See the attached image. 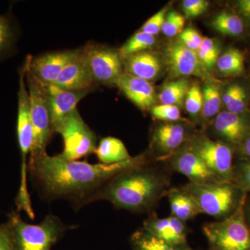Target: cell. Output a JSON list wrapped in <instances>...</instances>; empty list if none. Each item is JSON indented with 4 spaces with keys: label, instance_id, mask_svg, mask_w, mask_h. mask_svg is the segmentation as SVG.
<instances>
[{
    "label": "cell",
    "instance_id": "d6a6232c",
    "mask_svg": "<svg viewBox=\"0 0 250 250\" xmlns=\"http://www.w3.org/2000/svg\"><path fill=\"white\" fill-rule=\"evenodd\" d=\"M153 118L164 123H175L180 121L181 112L179 108L172 105H155L150 109Z\"/></svg>",
    "mask_w": 250,
    "mask_h": 250
},
{
    "label": "cell",
    "instance_id": "836d02e7",
    "mask_svg": "<svg viewBox=\"0 0 250 250\" xmlns=\"http://www.w3.org/2000/svg\"><path fill=\"white\" fill-rule=\"evenodd\" d=\"M233 182L245 193H250V161H240L235 166Z\"/></svg>",
    "mask_w": 250,
    "mask_h": 250
},
{
    "label": "cell",
    "instance_id": "5bb4252c",
    "mask_svg": "<svg viewBox=\"0 0 250 250\" xmlns=\"http://www.w3.org/2000/svg\"><path fill=\"white\" fill-rule=\"evenodd\" d=\"M80 49L50 52L36 58L28 57L29 70L44 84H55L64 67L78 55Z\"/></svg>",
    "mask_w": 250,
    "mask_h": 250
},
{
    "label": "cell",
    "instance_id": "d590c367",
    "mask_svg": "<svg viewBox=\"0 0 250 250\" xmlns=\"http://www.w3.org/2000/svg\"><path fill=\"white\" fill-rule=\"evenodd\" d=\"M167 7L164 8L152 17L149 18L143 24L141 31L152 36L157 35L162 29L163 24H164L166 15H167Z\"/></svg>",
    "mask_w": 250,
    "mask_h": 250
},
{
    "label": "cell",
    "instance_id": "4fadbf2b",
    "mask_svg": "<svg viewBox=\"0 0 250 250\" xmlns=\"http://www.w3.org/2000/svg\"><path fill=\"white\" fill-rule=\"evenodd\" d=\"M188 138L187 128L178 122L158 125L153 131L151 141L153 150L158 153L156 159L167 160L187 144Z\"/></svg>",
    "mask_w": 250,
    "mask_h": 250
},
{
    "label": "cell",
    "instance_id": "8fae6325",
    "mask_svg": "<svg viewBox=\"0 0 250 250\" xmlns=\"http://www.w3.org/2000/svg\"><path fill=\"white\" fill-rule=\"evenodd\" d=\"M167 160L170 170L183 174L188 179L189 183L205 185L226 182L208 168L188 143Z\"/></svg>",
    "mask_w": 250,
    "mask_h": 250
},
{
    "label": "cell",
    "instance_id": "277c9868",
    "mask_svg": "<svg viewBox=\"0 0 250 250\" xmlns=\"http://www.w3.org/2000/svg\"><path fill=\"white\" fill-rule=\"evenodd\" d=\"M13 250H50L66 231V225L56 215H46L40 224L26 223L12 213L8 220Z\"/></svg>",
    "mask_w": 250,
    "mask_h": 250
},
{
    "label": "cell",
    "instance_id": "44dd1931",
    "mask_svg": "<svg viewBox=\"0 0 250 250\" xmlns=\"http://www.w3.org/2000/svg\"><path fill=\"white\" fill-rule=\"evenodd\" d=\"M166 196L168 198L171 215L184 223L202 214L196 202L183 188H170Z\"/></svg>",
    "mask_w": 250,
    "mask_h": 250
},
{
    "label": "cell",
    "instance_id": "d4e9b609",
    "mask_svg": "<svg viewBox=\"0 0 250 250\" xmlns=\"http://www.w3.org/2000/svg\"><path fill=\"white\" fill-rule=\"evenodd\" d=\"M245 57L241 51L228 49L219 57L216 65L219 71L226 76H238L244 70Z\"/></svg>",
    "mask_w": 250,
    "mask_h": 250
},
{
    "label": "cell",
    "instance_id": "60d3db41",
    "mask_svg": "<svg viewBox=\"0 0 250 250\" xmlns=\"http://www.w3.org/2000/svg\"><path fill=\"white\" fill-rule=\"evenodd\" d=\"M238 6L242 15L250 21V0H241L238 1Z\"/></svg>",
    "mask_w": 250,
    "mask_h": 250
},
{
    "label": "cell",
    "instance_id": "cb8c5ba5",
    "mask_svg": "<svg viewBox=\"0 0 250 250\" xmlns=\"http://www.w3.org/2000/svg\"><path fill=\"white\" fill-rule=\"evenodd\" d=\"M189 88L190 85L187 80L178 79L166 83L158 95V98L161 104L179 107L185 102Z\"/></svg>",
    "mask_w": 250,
    "mask_h": 250
},
{
    "label": "cell",
    "instance_id": "ac0fdd59",
    "mask_svg": "<svg viewBox=\"0 0 250 250\" xmlns=\"http://www.w3.org/2000/svg\"><path fill=\"white\" fill-rule=\"evenodd\" d=\"M55 85L72 91H90L93 88L95 82L83 59L82 48L78 55L64 67Z\"/></svg>",
    "mask_w": 250,
    "mask_h": 250
},
{
    "label": "cell",
    "instance_id": "8992f818",
    "mask_svg": "<svg viewBox=\"0 0 250 250\" xmlns=\"http://www.w3.org/2000/svg\"><path fill=\"white\" fill-rule=\"evenodd\" d=\"M26 72V83L30 98L31 121L34 129V145L30 156L46 152V147L54 132L51 121L46 85L29 70V59Z\"/></svg>",
    "mask_w": 250,
    "mask_h": 250
},
{
    "label": "cell",
    "instance_id": "1f68e13d",
    "mask_svg": "<svg viewBox=\"0 0 250 250\" xmlns=\"http://www.w3.org/2000/svg\"><path fill=\"white\" fill-rule=\"evenodd\" d=\"M185 18L175 11H172L166 15L165 21L161 31L168 37L179 35L184 30Z\"/></svg>",
    "mask_w": 250,
    "mask_h": 250
},
{
    "label": "cell",
    "instance_id": "603a6c76",
    "mask_svg": "<svg viewBox=\"0 0 250 250\" xmlns=\"http://www.w3.org/2000/svg\"><path fill=\"white\" fill-rule=\"evenodd\" d=\"M129 242L132 250H195L190 245L175 246L166 243L152 236L143 228L132 233Z\"/></svg>",
    "mask_w": 250,
    "mask_h": 250
},
{
    "label": "cell",
    "instance_id": "f546056e",
    "mask_svg": "<svg viewBox=\"0 0 250 250\" xmlns=\"http://www.w3.org/2000/svg\"><path fill=\"white\" fill-rule=\"evenodd\" d=\"M220 53V47L218 42L208 37L203 38L201 45L197 51L200 62L208 71L216 65Z\"/></svg>",
    "mask_w": 250,
    "mask_h": 250
},
{
    "label": "cell",
    "instance_id": "9c48e42d",
    "mask_svg": "<svg viewBox=\"0 0 250 250\" xmlns=\"http://www.w3.org/2000/svg\"><path fill=\"white\" fill-rule=\"evenodd\" d=\"M82 53L95 83L116 84L124 73L123 60L118 51L90 43L82 48Z\"/></svg>",
    "mask_w": 250,
    "mask_h": 250
},
{
    "label": "cell",
    "instance_id": "74e56055",
    "mask_svg": "<svg viewBox=\"0 0 250 250\" xmlns=\"http://www.w3.org/2000/svg\"><path fill=\"white\" fill-rule=\"evenodd\" d=\"M208 5L209 3L206 0H184L182 9L187 18H196L207 11Z\"/></svg>",
    "mask_w": 250,
    "mask_h": 250
},
{
    "label": "cell",
    "instance_id": "ab89813d",
    "mask_svg": "<svg viewBox=\"0 0 250 250\" xmlns=\"http://www.w3.org/2000/svg\"><path fill=\"white\" fill-rule=\"evenodd\" d=\"M240 161H250V134L238 146Z\"/></svg>",
    "mask_w": 250,
    "mask_h": 250
},
{
    "label": "cell",
    "instance_id": "30bf717a",
    "mask_svg": "<svg viewBox=\"0 0 250 250\" xmlns=\"http://www.w3.org/2000/svg\"><path fill=\"white\" fill-rule=\"evenodd\" d=\"M164 54L166 65L172 77L196 76L214 82L209 72L200 62L197 52L187 48L179 40L167 44Z\"/></svg>",
    "mask_w": 250,
    "mask_h": 250
},
{
    "label": "cell",
    "instance_id": "f35d334b",
    "mask_svg": "<svg viewBox=\"0 0 250 250\" xmlns=\"http://www.w3.org/2000/svg\"><path fill=\"white\" fill-rule=\"evenodd\" d=\"M0 250H13L9 223L0 225Z\"/></svg>",
    "mask_w": 250,
    "mask_h": 250
},
{
    "label": "cell",
    "instance_id": "8d00e7d4",
    "mask_svg": "<svg viewBox=\"0 0 250 250\" xmlns=\"http://www.w3.org/2000/svg\"><path fill=\"white\" fill-rule=\"evenodd\" d=\"M203 38L195 29L188 27L184 29L179 34V41L187 48L197 52L201 45Z\"/></svg>",
    "mask_w": 250,
    "mask_h": 250
},
{
    "label": "cell",
    "instance_id": "e0dca14e",
    "mask_svg": "<svg viewBox=\"0 0 250 250\" xmlns=\"http://www.w3.org/2000/svg\"><path fill=\"white\" fill-rule=\"evenodd\" d=\"M213 129L220 141L238 147L250 134V123L241 115L225 111L215 118Z\"/></svg>",
    "mask_w": 250,
    "mask_h": 250
},
{
    "label": "cell",
    "instance_id": "3957f363",
    "mask_svg": "<svg viewBox=\"0 0 250 250\" xmlns=\"http://www.w3.org/2000/svg\"><path fill=\"white\" fill-rule=\"evenodd\" d=\"M182 188L191 195L202 214L217 220L236 213L244 205L248 195L233 182L205 185L188 182Z\"/></svg>",
    "mask_w": 250,
    "mask_h": 250
},
{
    "label": "cell",
    "instance_id": "4316f807",
    "mask_svg": "<svg viewBox=\"0 0 250 250\" xmlns=\"http://www.w3.org/2000/svg\"><path fill=\"white\" fill-rule=\"evenodd\" d=\"M155 42V36L139 31L131 36L129 40L122 46L118 52L123 60L133 54L147 51V49L154 45Z\"/></svg>",
    "mask_w": 250,
    "mask_h": 250
},
{
    "label": "cell",
    "instance_id": "ba28073f",
    "mask_svg": "<svg viewBox=\"0 0 250 250\" xmlns=\"http://www.w3.org/2000/svg\"><path fill=\"white\" fill-rule=\"evenodd\" d=\"M188 146L223 182H233L234 175L232 146L213 141L205 135L192 138Z\"/></svg>",
    "mask_w": 250,
    "mask_h": 250
},
{
    "label": "cell",
    "instance_id": "9a60e30c",
    "mask_svg": "<svg viewBox=\"0 0 250 250\" xmlns=\"http://www.w3.org/2000/svg\"><path fill=\"white\" fill-rule=\"evenodd\" d=\"M143 229L151 235L175 246H188V228L187 223L170 215L159 218L153 213L143 223Z\"/></svg>",
    "mask_w": 250,
    "mask_h": 250
},
{
    "label": "cell",
    "instance_id": "5b68a950",
    "mask_svg": "<svg viewBox=\"0 0 250 250\" xmlns=\"http://www.w3.org/2000/svg\"><path fill=\"white\" fill-rule=\"evenodd\" d=\"M244 205L228 218L203 225L208 250H250V228L245 218Z\"/></svg>",
    "mask_w": 250,
    "mask_h": 250
},
{
    "label": "cell",
    "instance_id": "7402d4cb",
    "mask_svg": "<svg viewBox=\"0 0 250 250\" xmlns=\"http://www.w3.org/2000/svg\"><path fill=\"white\" fill-rule=\"evenodd\" d=\"M94 153L103 164H118L131 158L123 141L112 136L102 139Z\"/></svg>",
    "mask_w": 250,
    "mask_h": 250
},
{
    "label": "cell",
    "instance_id": "52a82bcc",
    "mask_svg": "<svg viewBox=\"0 0 250 250\" xmlns=\"http://www.w3.org/2000/svg\"><path fill=\"white\" fill-rule=\"evenodd\" d=\"M63 140V149L59 156L67 161H78L95 152L96 135L83 121L78 110L70 113L56 129Z\"/></svg>",
    "mask_w": 250,
    "mask_h": 250
},
{
    "label": "cell",
    "instance_id": "6da1fadb",
    "mask_svg": "<svg viewBox=\"0 0 250 250\" xmlns=\"http://www.w3.org/2000/svg\"><path fill=\"white\" fill-rule=\"evenodd\" d=\"M147 154L113 164L67 161L44 152L30 156L28 172L45 200H66L77 209L93 202L102 188L117 174L149 164Z\"/></svg>",
    "mask_w": 250,
    "mask_h": 250
},
{
    "label": "cell",
    "instance_id": "d6986e66",
    "mask_svg": "<svg viewBox=\"0 0 250 250\" xmlns=\"http://www.w3.org/2000/svg\"><path fill=\"white\" fill-rule=\"evenodd\" d=\"M116 85L126 98L143 111L155 106L156 92L149 81L124 72Z\"/></svg>",
    "mask_w": 250,
    "mask_h": 250
},
{
    "label": "cell",
    "instance_id": "7c38bea8",
    "mask_svg": "<svg viewBox=\"0 0 250 250\" xmlns=\"http://www.w3.org/2000/svg\"><path fill=\"white\" fill-rule=\"evenodd\" d=\"M27 61L20 70L18 90L17 137L21 156L27 157L31 154L34 145V129L31 121V104L26 83Z\"/></svg>",
    "mask_w": 250,
    "mask_h": 250
},
{
    "label": "cell",
    "instance_id": "b9f144b4",
    "mask_svg": "<svg viewBox=\"0 0 250 250\" xmlns=\"http://www.w3.org/2000/svg\"><path fill=\"white\" fill-rule=\"evenodd\" d=\"M244 214L247 223L250 228V196H248V195H247L246 202H245Z\"/></svg>",
    "mask_w": 250,
    "mask_h": 250
},
{
    "label": "cell",
    "instance_id": "7a4b0ae2",
    "mask_svg": "<svg viewBox=\"0 0 250 250\" xmlns=\"http://www.w3.org/2000/svg\"><path fill=\"white\" fill-rule=\"evenodd\" d=\"M172 171L149 164L117 174L95 195L93 202L105 200L118 209L149 213L170 188Z\"/></svg>",
    "mask_w": 250,
    "mask_h": 250
},
{
    "label": "cell",
    "instance_id": "ffe728a7",
    "mask_svg": "<svg viewBox=\"0 0 250 250\" xmlns=\"http://www.w3.org/2000/svg\"><path fill=\"white\" fill-rule=\"evenodd\" d=\"M125 73L147 81L155 79L161 70V62L155 54L149 52H139L123 59Z\"/></svg>",
    "mask_w": 250,
    "mask_h": 250
},
{
    "label": "cell",
    "instance_id": "83f0119b",
    "mask_svg": "<svg viewBox=\"0 0 250 250\" xmlns=\"http://www.w3.org/2000/svg\"><path fill=\"white\" fill-rule=\"evenodd\" d=\"M203 106L202 116L205 119H210L218 114L221 105L222 98L220 89L213 82L206 83L202 90Z\"/></svg>",
    "mask_w": 250,
    "mask_h": 250
},
{
    "label": "cell",
    "instance_id": "2e32d148",
    "mask_svg": "<svg viewBox=\"0 0 250 250\" xmlns=\"http://www.w3.org/2000/svg\"><path fill=\"white\" fill-rule=\"evenodd\" d=\"M51 121L54 131L77 109V105L90 91H72L57 85H46Z\"/></svg>",
    "mask_w": 250,
    "mask_h": 250
},
{
    "label": "cell",
    "instance_id": "f1b7e54d",
    "mask_svg": "<svg viewBox=\"0 0 250 250\" xmlns=\"http://www.w3.org/2000/svg\"><path fill=\"white\" fill-rule=\"evenodd\" d=\"M246 90L241 85L233 84L229 87L223 97L227 111L241 115L246 110Z\"/></svg>",
    "mask_w": 250,
    "mask_h": 250
},
{
    "label": "cell",
    "instance_id": "4dcf8cb0",
    "mask_svg": "<svg viewBox=\"0 0 250 250\" xmlns=\"http://www.w3.org/2000/svg\"><path fill=\"white\" fill-rule=\"evenodd\" d=\"M184 104L186 110L192 116H196L200 111H202L203 106V95L200 85L197 83H194L190 86Z\"/></svg>",
    "mask_w": 250,
    "mask_h": 250
},
{
    "label": "cell",
    "instance_id": "e575fe53",
    "mask_svg": "<svg viewBox=\"0 0 250 250\" xmlns=\"http://www.w3.org/2000/svg\"><path fill=\"white\" fill-rule=\"evenodd\" d=\"M14 39V30L9 18L0 16V54L11 48Z\"/></svg>",
    "mask_w": 250,
    "mask_h": 250
},
{
    "label": "cell",
    "instance_id": "484cf974",
    "mask_svg": "<svg viewBox=\"0 0 250 250\" xmlns=\"http://www.w3.org/2000/svg\"><path fill=\"white\" fill-rule=\"evenodd\" d=\"M215 30L225 35L237 36L244 31L243 20L237 15L223 11L217 15L211 22Z\"/></svg>",
    "mask_w": 250,
    "mask_h": 250
}]
</instances>
